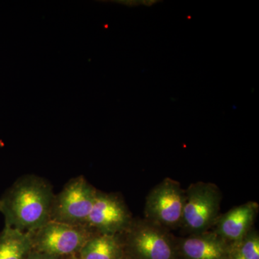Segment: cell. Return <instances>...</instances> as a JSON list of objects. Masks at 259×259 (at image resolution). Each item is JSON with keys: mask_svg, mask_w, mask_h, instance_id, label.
I'll list each match as a JSON object with an SVG mask.
<instances>
[{"mask_svg": "<svg viewBox=\"0 0 259 259\" xmlns=\"http://www.w3.org/2000/svg\"><path fill=\"white\" fill-rule=\"evenodd\" d=\"M55 193L47 179L25 175L15 181L0 197L5 226L32 233L50 221Z\"/></svg>", "mask_w": 259, "mask_h": 259, "instance_id": "cell-1", "label": "cell"}, {"mask_svg": "<svg viewBox=\"0 0 259 259\" xmlns=\"http://www.w3.org/2000/svg\"><path fill=\"white\" fill-rule=\"evenodd\" d=\"M119 235L126 253L136 259H179L177 238L169 230L145 218H134Z\"/></svg>", "mask_w": 259, "mask_h": 259, "instance_id": "cell-2", "label": "cell"}, {"mask_svg": "<svg viewBox=\"0 0 259 259\" xmlns=\"http://www.w3.org/2000/svg\"><path fill=\"white\" fill-rule=\"evenodd\" d=\"M222 193L212 182H197L185 190L181 228L187 236L210 231L220 214Z\"/></svg>", "mask_w": 259, "mask_h": 259, "instance_id": "cell-3", "label": "cell"}, {"mask_svg": "<svg viewBox=\"0 0 259 259\" xmlns=\"http://www.w3.org/2000/svg\"><path fill=\"white\" fill-rule=\"evenodd\" d=\"M30 233L32 250L65 259L76 254L98 234L87 226H72L54 221H49Z\"/></svg>", "mask_w": 259, "mask_h": 259, "instance_id": "cell-4", "label": "cell"}, {"mask_svg": "<svg viewBox=\"0 0 259 259\" xmlns=\"http://www.w3.org/2000/svg\"><path fill=\"white\" fill-rule=\"evenodd\" d=\"M97 191L83 176L71 179L60 192L55 194L50 221L86 226Z\"/></svg>", "mask_w": 259, "mask_h": 259, "instance_id": "cell-5", "label": "cell"}, {"mask_svg": "<svg viewBox=\"0 0 259 259\" xmlns=\"http://www.w3.org/2000/svg\"><path fill=\"white\" fill-rule=\"evenodd\" d=\"M185 204V190L180 182L167 177L146 197L144 218L169 231L180 228Z\"/></svg>", "mask_w": 259, "mask_h": 259, "instance_id": "cell-6", "label": "cell"}, {"mask_svg": "<svg viewBox=\"0 0 259 259\" xmlns=\"http://www.w3.org/2000/svg\"><path fill=\"white\" fill-rule=\"evenodd\" d=\"M133 220L120 194L97 190L86 226L98 234L119 235L128 228Z\"/></svg>", "mask_w": 259, "mask_h": 259, "instance_id": "cell-7", "label": "cell"}, {"mask_svg": "<svg viewBox=\"0 0 259 259\" xmlns=\"http://www.w3.org/2000/svg\"><path fill=\"white\" fill-rule=\"evenodd\" d=\"M258 209V204L253 201L236 206L220 214L212 231L232 248L254 228Z\"/></svg>", "mask_w": 259, "mask_h": 259, "instance_id": "cell-8", "label": "cell"}, {"mask_svg": "<svg viewBox=\"0 0 259 259\" xmlns=\"http://www.w3.org/2000/svg\"><path fill=\"white\" fill-rule=\"evenodd\" d=\"M179 259H230L232 248L210 230L177 238Z\"/></svg>", "mask_w": 259, "mask_h": 259, "instance_id": "cell-9", "label": "cell"}, {"mask_svg": "<svg viewBox=\"0 0 259 259\" xmlns=\"http://www.w3.org/2000/svg\"><path fill=\"white\" fill-rule=\"evenodd\" d=\"M125 253L120 235L97 234L66 259H120Z\"/></svg>", "mask_w": 259, "mask_h": 259, "instance_id": "cell-10", "label": "cell"}, {"mask_svg": "<svg viewBox=\"0 0 259 259\" xmlns=\"http://www.w3.org/2000/svg\"><path fill=\"white\" fill-rule=\"evenodd\" d=\"M32 251L31 233L7 226L0 232V259H26Z\"/></svg>", "mask_w": 259, "mask_h": 259, "instance_id": "cell-11", "label": "cell"}, {"mask_svg": "<svg viewBox=\"0 0 259 259\" xmlns=\"http://www.w3.org/2000/svg\"><path fill=\"white\" fill-rule=\"evenodd\" d=\"M244 259H259V234L255 228L242 238L237 244L232 247Z\"/></svg>", "mask_w": 259, "mask_h": 259, "instance_id": "cell-12", "label": "cell"}, {"mask_svg": "<svg viewBox=\"0 0 259 259\" xmlns=\"http://www.w3.org/2000/svg\"><path fill=\"white\" fill-rule=\"evenodd\" d=\"M26 259H65L61 258H56V257L50 256L44 254V253H38V252L34 251L32 250L30 255H28V258Z\"/></svg>", "mask_w": 259, "mask_h": 259, "instance_id": "cell-13", "label": "cell"}, {"mask_svg": "<svg viewBox=\"0 0 259 259\" xmlns=\"http://www.w3.org/2000/svg\"><path fill=\"white\" fill-rule=\"evenodd\" d=\"M117 3L129 7L137 6L141 4V1H118Z\"/></svg>", "mask_w": 259, "mask_h": 259, "instance_id": "cell-14", "label": "cell"}, {"mask_svg": "<svg viewBox=\"0 0 259 259\" xmlns=\"http://www.w3.org/2000/svg\"><path fill=\"white\" fill-rule=\"evenodd\" d=\"M230 259H244L241 255L238 254L234 250H231V258Z\"/></svg>", "mask_w": 259, "mask_h": 259, "instance_id": "cell-15", "label": "cell"}, {"mask_svg": "<svg viewBox=\"0 0 259 259\" xmlns=\"http://www.w3.org/2000/svg\"><path fill=\"white\" fill-rule=\"evenodd\" d=\"M158 1H154V0H150V1H141V4L145 5V6H152L153 5L156 4Z\"/></svg>", "mask_w": 259, "mask_h": 259, "instance_id": "cell-16", "label": "cell"}, {"mask_svg": "<svg viewBox=\"0 0 259 259\" xmlns=\"http://www.w3.org/2000/svg\"><path fill=\"white\" fill-rule=\"evenodd\" d=\"M120 259H136L134 257H133L132 255H130L129 253H126L125 251V253L122 255V258Z\"/></svg>", "mask_w": 259, "mask_h": 259, "instance_id": "cell-17", "label": "cell"}]
</instances>
